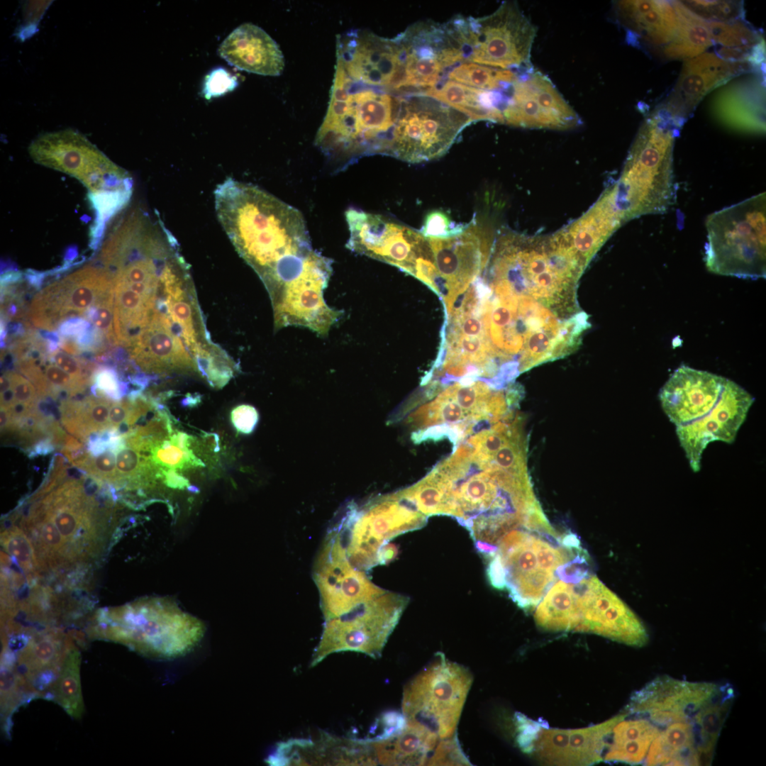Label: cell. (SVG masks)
Returning a JSON list of instances; mask_svg holds the SVG:
<instances>
[{
    "mask_svg": "<svg viewBox=\"0 0 766 766\" xmlns=\"http://www.w3.org/2000/svg\"><path fill=\"white\" fill-rule=\"evenodd\" d=\"M77 467L87 471L94 478L116 484V452L109 449L96 455L90 453L83 455Z\"/></svg>",
    "mask_w": 766,
    "mask_h": 766,
    "instance_id": "cell-50",
    "label": "cell"
},
{
    "mask_svg": "<svg viewBox=\"0 0 766 766\" xmlns=\"http://www.w3.org/2000/svg\"><path fill=\"white\" fill-rule=\"evenodd\" d=\"M82 640L58 626H18L1 633V662L16 672L32 699H46L68 653Z\"/></svg>",
    "mask_w": 766,
    "mask_h": 766,
    "instance_id": "cell-17",
    "label": "cell"
},
{
    "mask_svg": "<svg viewBox=\"0 0 766 766\" xmlns=\"http://www.w3.org/2000/svg\"><path fill=\"white\" fill-rule=\"evenodd\" d=\"M517 77L513 70L465 61L453 67L445 79L482 90L498 91L511 87Z\"/></svg>",
    "mask_w": 766,
    "mask_h": 766,
    "instance_id": "cell-45",
    "label": "cell"
},
{
    "mask_svg": "<svg viewBox=\"0 0 766 766\" xmlns=\"http://www.w3.org/2000/svg\"><path fill=\"white\" fill-rule=\"evenodd\" d=\"M709 26L716 55L727 62L748 61L756 47L764 40L760 33L745 19L710 22Z\"/></svg>",
    "mask_w": 766,
    "mask_h": 766,
    "instance_id": "cell-43",
    "label": "cell"
},
{
    "mask_svg": "<svg viewBox=\"0 0 766 766\" xmlns=\"http://www.w3.org/2000/svg\"><path fill=\"white\" fill-rule=\"evenodd\" d=\"M472 119L421 92L398 96L389 155L419 163L444 155Z\"/></svg>",
    "mask_w": 766,
    "mask_h": 766,
    "instance_id": "cell-13",
    "label": "cell"
},
{
    "mask_svg": "<svg viewBox=\"0 0 766 766\" xmlns=\"http://www.w3.org/2000/svg\"><path fill=\"white\" fill-rule=\"evenodd\" d=\"M428 765H470L461 750L455 734L440 739L428 761Z\"/></svg>",
    "mask_w": 766,
    "mask_h": 766,
    "instance_id": "cell-53",
    "label": "cell"
},
{
    "mask_svg": "<svg viewBox=\"0 0 766 766\" xmlns=\"http://www.w3.org/2000/svg\"><path fill=\"white\" fill-rule=\"evenodd\" d=\"M473 677L465 667L440 654L404 687L401 710L406 721L421 725L439 739L455 734Z\"/></svg>",
    "mask_w": 766,
    "mask_h": 766,
    "instance_id": "cell-15",
    "label": "cell"
},
{
    "mask_svg": "<svg viewBox=\"0 0 766 766\" xmlns=\"http://www.w3.org/2000/svg\"><path fill=\"white\" fill-rule=\"evenodd\" d=\"M584 552L574 534L560 538L555 531L516 529L499 542L487 576L494 587L506 589L519 607L530 610L549 590L558 570Z\"/></svg>",
    "mask_w": 766,
    "mask_h": 766,
    "instance_id": "cell-8",
    "label": "cell"
},
{
    "mask_svg": "<svg viewBox=\"0 0 766 766\" xmlns=\"http://www.w3.org/2000/svg\"><path fill=\"white\" fill-rule=\"evenodd\" d=\"M271 765H373L372 748L365 740L342 738L322 733L318 739H293L281 743L269 757Z\"/></svg>",
    "mask_w": 766,
    "mask_h": 766,
    "instance_id": "cell-31",
    "label": "cell"
},
{
    "mask_svg": "<svg viewBox=\"0 0 766 766\" xmlns=\"http://www.w3.org/2000/svg\"><path fill=\"white\" fill-rule=\"evenodd\" d=\"M754 400L745 389L726 378L720 397L708 413L676 426L678 440L694 472L699 471L701 455L709 443L734 441Z\"/></svg>",
    "mask_w": 766,
    "mask_h": 766,
    "instance_id": "cell-28",
    "label": "cell"
},
{
    "mask_svg": "<svg viewBox=\"0 0 766 766\" xmlns=\"http://www.w3.org/2000/svg\"><path fill=\"white\" fill-rule=\"evenodd\" d=\"M441 389L428 393L429 401L406 414L416 443L447 437L455 445L470 428L499 421L511 409L506 391L486 380L457 381Z\"/></svg>",
    "mask_w": 766,
    "mask_h": 766,
    "instance_id": "cell-11",
    "label": "cell"
},
{
    "mask_svg": "<svg viewBox=\"0 0 766 766\" xmlns=\"http://www.w3.org/2000/svg\"><path fill=\"white\" fill-rule=\"evenodd\" d=\"M404 67V89L423 92L445 79L455 65L465 62L460 43L449 22L418 21L396 37Z\"/></svg>",
    "mask_w": 766,
    "mask_h": 766,
    "instance_id": "cell-19",
    "label": "cell"
},
{
    "mask_svg": "<svg viewBox=\"0 0 766 766\" xmlns=\"http://www.w3.org/2000/svg\"><path fill=\"white\" fill-rule=\"evenodd\" d=\"M28 152L35 162L79 180L100 213L117 211L131 198L133 182L128 173L77 131L41 134L31 142Z\"/></svg>",
    "mask_w": 766,
    "mask_h": 766,
    "instance_id": "cell-9",
    "label": "cell"
},
{
    "mask_svg": "<svg viewBox=\"0 0 766 766\" xmlns=\"http://www.w3.org/2000/svg\"><path fill=\"white\" fill-rule=\"evenodd\" d=\"M706 228L709 271L744 279L765 277V192L709 214Z\"/></svg>",
    "mask_w": 766,
    "mask_h": 766,
    "instance_id": "cell-10",
    "label": "cell"
},
{
    "mask_svg": "<svg viewBox=\"0 0 766 766\" xmlns=\"http://www.w3.org/2000/svg\"><path fill=\"white\" fill-rule=\"evenodd\" d=\"M408 603L407 596L384 589L350 611L325 621L310 667L339 652L379 658Z\"/></svg>",
    "mask_w": 766,
    "mask_h": 766,
    "instance_id": "cell-16",
    "label": "cell"
},
{
    "mask_svg": "<svg viewBox=\"0 0 766 766\" xmlns=\"http://www.w3.org/2000/svg\"><path fill=\"white\" fill-rule=\"evenodd\" d=\"M541 628L552 631H577L579 618L573 584L559 581L549 589L535 612Z\"/></svg>",
    "mask_w": 766,
    "mask_h": 766,
    "instance_id": "cell-42",
    "label": "cell"
},
{
    "mask_svg": "<svg viewBox=\"0 0 766 766\" xmlns=\"http://www.w3.org/2000/svg\"><path fill=\"white\" fill-rule=\"evenodd\" d=\"M237 85L235 76L223 68L218 67L206 77L202 92L206 99H210L233 90Z\"/></svg>",
    "mask_w": 766,
    "mask_h": 766,
    "instance_id": "cell-54",
    "label": "cell"
},
{
    "mask_svg": "<svg viewBox=\"0 0 766 766\" xmlns=\"http://www.w3.org/2000/svg\"><path fill=\"white\" fill-rule=\"evenodd\" d=\"M16 402L14 392L11 387L1 394V407L9 409Z\"/></svg>",
    "mask_w": 766,
    "mask_h": 766,
    "instance_id": "cell-61",
    "label": "cell"
},
{
    "mask_svg": "<svg viewBox=\"0 0 766 766\" xmlns=\"http://www.w3.org/2000/svg\"><path fill=\"white\" fill-rule=\"evenodd\" d=\"M461 45L465 62L504 70L530 67L535 26L513 1L492 13L449 21Z\"/></svg>",
    "mask_w": 766,
    "mask_h": 766,
    "instance_id": "cell-12",
    "label": "cell"
},
{
    "mask_svg": "<svg viewBox=\"0 0 766 766\" xmlns=\"http://www.w3.org/2000/svg\"><path fill=\"white\" fill-rule=\"evenodd\" d=\"M490 255L487 284L494 295L528 297L562 320L580 313L577 287L587 265L562 231L544 237L505 231Z\"/></svg>",
    "mask_w": 766,
    "mask_h": 766,
    "instance_id": "cell-3",
    "label": "cell"
},
{
    "mask_svg": "<svg viewBox=\"0 0 766 766\" xmlns=\"http://www.w3.org/2000/svg\"><path fill=\"white\" fill-rule=\"evenodd\" d=\"M336 50V65L352 80L386 91L404 89L403 54L396 37L351 30L337 37Z\"/></svg>",
    "mask_w": 766,
    "mask_h": 766,
    "instance_id": "cell-24",
    "label": "cell"
},
{
    "mask_svg": "<svg viewBox=\"0 0 766 766\" xmlns=\"http://www.w3.org/2000/svg\"><path fill=\"white\" fill-rule=\"evenodd\" d=\"M624 221L611 198L604 192L579 219L562 231L570 244L587 264Z\"/></svg>",
    "mask_w": 766,
    "mask_h": 766,
    "instance_id": "cell-37",
    "label": "cell"
},
{
    "mask_svg": "<svg viewBox=\"0 0 766 766\" xmlns=\"http://www.w3.org/2000/svg\"><path fill=\"white\" fill-rule=\"evenodd\" d=\"M755 68L748 61L727 62L710 52L686 60L676 84L658 107L684 124L708 93Z\"/></svg>",
    "mask_w": 766,
    "mask_h": 766,
    "instance_id": "cell-29",
    "label": "cell"
},
{
    "mask_svg": "<svg viewBox=\"0 0 766 766\" xmlns=\"http://www.w3.org/2000/svg\"><path fill=\"white\" fill-rule=\"evenodd\" d=\"M763 74H753L726 84L714 95L711 111L725 126L739 132L765 133Z\"/></svg>",
    "mask_w": 766,
    "mask_h": 766,
    "instance_id": "cell-33",
    "label": "cell"
},
{
    "mask_svg": "<svg viewBox=\"0 0 766 766\" xmlns=\"http://www.w3.org/2000/svg\"><path fill=\"white\" fill-rule=\"evenodd\" d=\"M48 357L49 361L79 382L87 385L92 382L93 374H89L92 368L89 366L83 367L82 363L70 354L57 349L52 353H48Z\"/></svg>",
    "mask_w": 766,
    "mask_h": 766,
    "instance_id": "cell-55",
    "label": "cell"
},
{
    "mask_svg": "<svg viewBox=\"0 0 766 766\" xmlns=\"http://www.w3.org/2000/svg\"><path fill=\"white\" fill-rule=\"evenodd\" d=\"M518 75L503 109L504 123L516 127L568 130L580 124L575 111L543 72Z\"/></svg>",
    "mask_w": 766,
    "mask_h": 766,
    "instance_id": "cell-25",
    "label": "cell"
},
{
    "mask_svg": "<svg viewBox=\"0 0 766 766\" xmlns=\"http://www.w3.org/2000/svg\"><path fill=\"white\" fill-rule=\"evenodd\" d=\"M465 226L455 224L441 210H433L426 215L420 233L426 238H445L460 233Z\"/></svg>",
    "mask_w": 766,
    "mask_h": 766,
    "instance_id": "cell-52",
    "label": "cell"
},
{
    "mask_svg": "<svg viewBox=\"0 0 766 766\" xmlns=\"http://www.w3.org/2000/svg\"><path fill=\"white\" fill-rule=\"evenodd\" d=\"M646 765H700L699 740L691 721L676 722L660 731L652 742Z\"/></svg>",
    "mask_w": 766,
    "mask_h": 766,
    "instance_id": "cell-39",
    "label": "cell"
},
{
    "mask_svg": "<svg viewBox=\"0 0 766 766\" xmlns=\"http://www.w3.org/2000/svg\"><path fill=\"white\" fill-rule=\"evenodd\" d=\"M204 623L172 599L146 597L97 611L87 629L89 638L125 645L158 660L184 656L202 639Z\"/></svg>",
    "mask_w": 766,
    "mask_h": 766,
    "instance_id": "cell-6",
    "label": "cell"
},
{
    "mask_svg": "<svg viewBox=\"0 0 766 766\" xmlns=\"http://www.w3.org/2000/svg\"><path fill=\"white\" fill-rule=\"evenodd\" d=\"M214 204L231 242L264 283L295 277L315 251L301 213L256 185L228 178Z\"/></svg>",
    "mask_w": 766,
    "mask_h": 766,
    "instance_id": "cell-2",
    "label": "cell"
},
{
    "mask_svg": "<svg viewBox=\"0 0 766 766\" xmlns=\"http://www.w3.org/2000/svg\"><path fill=\"white\" fill-rule=\"evenodd\" d=\"M90 326L89 322L82 317H74L62 323L58 327V332L62 338L75 339L86 332Z\"/></svg>",
    "mask_w": 766,
    "mask_h": 766,
    "instance_id": "cell-59",
    "label": "cell"
},
{
    "mask_svg": "<svg viewBox=\"0 0 766 766\" xmlns=\"http://www.w3.org/2000/svg\"><path fill=\"white\" fill-rule=\"evenodd\" d=\"M426 239L445 289L443 298L448 315L458 296L480 277L487 265L493 246L492 233L489 226L474 220L455 235Z\"/></svg>",
    "mask_w": 766,
    "mask_h": 766,
    "instance_id": "cell-23",
    "label": "cell"
},
{
    "mask_svg": "<svg viewBox=\"0 0 766 766\" xmlns=\"http://www.w3.org/2000/svg\"><path fill=\"white\" fill-rule=\"evenodd\" d=\"M132 406V400L127 399L113 401L109 410V427L118 428L124 423L129 415Z\"/></svg>",
    "mask_w": 766,
    "mask_h": 766,
    "instance_id": "cell-58",
    "label": "cell"
},
{
    "mask_svg": "<svg viewBox=\"0 0 766 766\" xmlns=\"http://www.w3.org/2000/svg\"><path fill=\"white\" fill-rule=\"evenodd\" d=\"M214 349L205 348L199 343L192 350L196 368L208 382L213 387L221 388L231 379L233 374V362Z\"/></svg>",
    "mask_w": 766,
    "mask_h": 766,
    "instance_id": "cell-47",
    "label": "cell"
},
{
    "mask_svg": "<svg viewBox=\"0 0 766 766\" xmlns=\"http://www.w3.org/2000/svg\"><path fill=\"white\" fill-rule=\"evenodd\" d=\"M398 97L357 83L335 65L327 113L315 144L343 168L363 155H389Z\"/></svg>",
    "mask_w": 766,
    "mask_h": 766,
    "instance_id": "cell-5",
    "label": "cell"
},
{
    "mask_svg": "<svg viewBox=\"0 0 766 766\" xmlns=\"http://www.w3.org/2000/svg\"><path fill=\"white\" fill-rule=\"evenodd\" d=\"M1 544L5 550L18 564L30 583L40 574L38 561L32 543L23 531L10 525L1 533Z\"/></svg>",
    "mask_w": 766,
    "mask_h": 766,
    "instance_id": "cell-46",
    "label": "cell"
},
{
    "mask_svg": "<svg viewBox=\"0 0 766 766\" xmlns=\"http://www.w3.org/2000/svg\"><path fill=\"white\" fill-rule=\"evenodd\" d=\"M676 13L677 28L675 38L662 48L667 59L688 60L702 54L713 45L709 22L697 16L679 1H671Z\"/></svg>",
    "mask_w": 766,
    "mask_h": 766,
    "instance_id": "cell-41",
    "label": "cell"
},
{
    "mask_svg": "<svg viewBox=\"0 0 766 766\" xmlns=\"http://www.w3.org/2000/svg\"><path fill=\"white\" fill-rule=\"evenodd\" d=\"M350 231L346 248L385 262L413 275L416 259L428 252V240L420 233L381 214L350 208L345 211Z\"/></svg>",
    "mask_w": 766,
    "mask_h": 766,
    "instance_id": "cell-21",
    "label": "cell"
},
{
    "mask_svg": "<svg viewBox=\"0 0 766 766\" xmlns=\"http://www.w3.org/2000/svg\"><path fill=\"white\" fill-rule=\"evenodd\" d=\"M701 18L712 22L728 23L745 19L743 2L740 1H679Z\"/></svg>",
    "mask_w": 766,
    "mask_h": 766,
    "instance_id": "cell-48",
    "label": "cell"
},
{
    "mask_svg": "<svg viewBox=\"0 0 766 766\" xmlns=\"http://www.w3.org/2000/svg\"><path fill=\"white\" fill-rule=\"evenodd\" d=\"M622 712L606 721L579 729L549 728L521 714L516 717L517 741L525 753L550 765H591L603 761V751Z\"/></svg>",
    "mask_w": 766,
    "mask_h": 766,
    "instance_id": "cell-18",
    "label": "cell"
},
{
    "mask_svg": "<svg viewBox=\"0 0 766 766\" xmlns=\"http://www.w3.org/2000/svg\"><path fill=\"white\" fill-rule=\"evenodd\" d=\"M231 419L237 431L249 434L255 428L259 421V414L252 406L242 404L231 411Z\"/></svg>",
    "mask_w": 766,
    "mask_h": 766,
    "instance_id": "cell-56",
    "label": "cell"
},
{
    "mask_svg": "<svg viewBox=\"0 0 766 766\" xmlns=\"http://www.w3.org/2000/svg\"><path fill=\"white\" fill-rule=\"evenodd\" d=\"M626 716L613 728L603 761L631 765L644 762L652 742L660 731V727L645 717L626 719Z\"/></svg>",
    "mask_w": 766,
    "mask_h": 766,
    "instance_id": "cell-40",
    "label": "cell"
},
{
    "mask_svg": "<svg viewBox=\"0 0 766 766\" xmlns=\"http://www.w3.org/2000/svg\"><path fill=\"white\" fill-rule=\"evenodd\" d=\"M165 482L172 488H184L189 486L188 480L179 475L175 470H162Z\"/></svg>",
    "mask_w": 766,
    "mask_h": 766,
    "instance_id": "cell-60",
    "label": "cell"
},
{
    "mask_svg": "<svg viewBox=\"0 0 766 766\" xmlns=\"http://www.w3.org/2000/svg\"><path fill=\"white\" fill-rule=\"evenodd\" d=\"M312 577L319 592L324 621L350 611L384 590L375 585L365 571L352 565L335 526L329 530L318 552Z\"/></svg>",
    "mask_w": 766,
    "mask_h": 766,
    "instance_id": "cell-20",
    "label": "cell"
},
{
    "mask_svg": "<svg viewBox=\"0 0 766 766\" xmlns=\"http://www.w3.org/2000/svg\"><path fill=\"white\" fill-rule=\"evenodd\" d=\"M428 516L399 490L369 501L362 508L350 505L335 526L350 562L365 571L380 564V554L388 541L419 529Z\"/></svg>",
    "mask_w": 766,
    "mask_h": 766,
    "instance_id": "cell-14",
    "label": "cell"
},
{
    "mask_svg": "<svg viewBox=\"0 0 766 766\" xmlns=\"http://www.w3.org/2000/svg\"><path fill=\"white\" fill-rule=\"evenodd\" d=\"M94 394L105 396L112 401H120L128 394V383L119 379L115 369L102 367L96 369L93 374Z\"/></svg>",
    "mask_w": 766,
    "mask_h": 766,
    "instance_id": "cell-51",
    "label": "cell"
},
{
    "mask_svg": "<svg viewBox=\"0 0 766 766\" xmlns=\"http://www.w3.org/2000/svg\"><path fill=\"white\" fill-rule=\"evenodd\" d=\"M82 656L76 645L68 653L52 684L46 699L53 701L72 718L80 719L84 712L80 667Z\"/></svg>",
    "mask_w": 766,
    "mask_h": 766,
    "instance_id": "cell-44",
    "label": "cell"
},
{
    "mask_svg": "<svg viewBox=\"0 0 766 766\" xmlns=\"http://www.w3.org/2000/svg\"><path fill=\"white\" fill-rule=\"evenodd\" d=\"M152 460L156 465H162L171 470L186 468L192 466L203 465L189 449H182L165 440L151 450Z\"/></svg>",
    "mask_w": 766,
    "mask_h": 766,
    "instance_id": "cell-49",
    "label": "cell"
},
{
    "mask_svg": "<svg viewBox=\"0 0 766 766\" xmlns=\"http://www.w3.org/2000/svg\"><path fill=\"white\" fill-rule=\"evenodd\" d=\"M573 584L579 611L578 632L592 633L633 647L648 640L638 616L596 576Z\"/></svg>",
    "mask_w": 766,
    "mask_h": 766,
    "instance_id": "cell-26",
    "label": "cell"
},
{
    "mask_svg": "<svg viewBox=\"0 0 766 766\" xmlns=\"http://www.w3.org/2000/svg\"><path fill=\"white\" fill-rule=\"evenodd\" d=\"M615 12L632 44L664 48L675 36L677 19L671 1H618Z\"/></svg>",
    "mask_w": 766,
    "mask_h": 766,
    "instance_id": "cell-35",
    "label": "cell"
},
{
    "mask_svg": "<svg viewBox=\"0 0 766 766\" xmlns=\"http://www.w3.org/2000/svg\"><path fill=\"white\" fill-rule=\"evenodd\" d=\"M725 379L706 371L681 365L660 391L662 409L676 426L692 422L714 408Z\"/></svg>",
    "mask_w": 766,
    "mask_h": 766,
    "instance_id": "cell-30",
    "label": "cell"
},
{
    "mask_svg": "<svg viewBox=\"0 0 766 766\" xmlns=\"http://www.w3.org/2000/svg\"><path fill=\"white\" fill-rule=\"evenodd\" d=\"M129 348L131 357L147 373L162 374L196 369L170 320L157 308Z\"/></svg>",
    "mask_w": 766,
    "mask_h": 766,
    "instance_id": "cell-32",
    "label": "cell"
},
{
    "mask_svg": "<svg viewBox=\"0 0 766 766\" xmlns=\"http://www.w3.org/2000/svg\"><path fill=\"white\" fill-rule=\"evenodd\" d=\"M96 492L68 481L21 518L20 527L32 543L40 572L84 566L103 552L111 534L110 511H100Z\"/></svg>",
    "mask_w": 766,
    "mask_h": 766,
    "instance_id": "cell-4",
    "label": "cell"
},
{
    "mask_svg": "<svg viewBox=\"0 0 766 766\" xmlns=\"http://www.w3.org/2000/svg\"><path fill=\"white\" fill-rule=\"evenodd\" d=\"M439 740L426 727L406 721L403 728L389 736L367 741L382 765H423Z\"/></svg>",
    "mask_w": 766,
    "mask_h": 766,
    "instance_id": "cell-36",
    "label": "cell"
},
{
    "mask_svg": "<svg viewBox=\"0 0 766 766\" xmlns=\"http://www.w3.org/2000/svg\"><path fill=\"white\" fill-rule=\"evenodd\" d=\"M462 112L474 121L504 123L506 99L498 91H485L445 79L421 92Z\"/></svg>",
    "mask_w": 766,
    "mask_h": 766,
    "instance_id": "cell-38",
    "label": "cell"
},
{
    "mask_svg": "<svg viewBox=\"0 0 766 766\" xmlns=\"http://www.w3.org/2000/svg\"><path fill=\"white\" fill-rule=\"evenodd\" d=\"M433 470L443 493V515L465 527L486 557L509 532L536 528L546 518L528 472L504 469L462 441Z\"/></svg>",
    "mask_w": 766,
    "mask_h": 766,
    "instance_id": "cell-1",
    "label": "cell"
},
{
    "mask_svg": "<svg viewBox=\"0 0 766 766\" xmlns=\"http://www.w3.org/2000/svg\"><path fill=\"white\" fill-rule=\"evenodd\" d=\"M218 55L238 70L264 76H279L284 67L277 43L251 23L234 29L220 45Z\"/></svg>",
    "mask_w": 766,
    "mask_h": 766,
    "instance_id": "cell-34",
    "label": "cell"
},
{
    "mask_svg": "<svg viewBox=\"0 0 766 766\" xmlns=\"http://www.w3.org/2000/svg\"><path fill=\"white\" fill-rule=\"evenodd\" d=\"M9 374L16 401L30 406L35 405L39 397L31 382L18 373L9 372Z\"/></svg>",
    "mask_w": 766,
    "mask_h": 766,
    "instance_id": "cell-57",
    "label": "cell"
},
{
    "mask_svg": "<svg viewBox=\"0 0 766 766\" xmlns=\"http://www.w3.org/2000/svg\"><path fill=\"white\" fill-rule=\"evenodd\" d=\"M113 292L111 272L89 265L55 282L33 298L28 316L38 328L54 331L67 319L83 316Z\"/></svg>",
    "mask_w": 766,
    "mask_h": 766,
    "instance_id": "cell-22",
    "label": "cell"
},
{
    "mask_svg": "<svg viewBox=\"0 0 766 766\" xmlns=\"http://www.w3.org/2000/svg\"><path fill=\"white\" fill-rule=\"evenodd\" d=\"M679 128L656 110L640 126L618 180L610 187L626 221L664 213L674 204L673 148Z\"/></svg>",
    "mask_w": 766,
    "mask_h": 766,
    "instance_id": "cell-7",
    "label": "cell"
},
{
    "mask_svg": "<svg viewBox=\"0 0 766 766\" xmlns=\"http://www.w3.org/2000/svg\"><path fill=\"white\" fill-rule=\"evenodd\" d=\"M722 686L659 676L635 692L625 707L627 714L645 717L658 727L694 722L696 714L719 693Z\"/></svg>",
    "mask_w": 766,
    "mask_h": 766,
    "instance_id": "cell-27",
    "label": "cell"
}]
</instances>
